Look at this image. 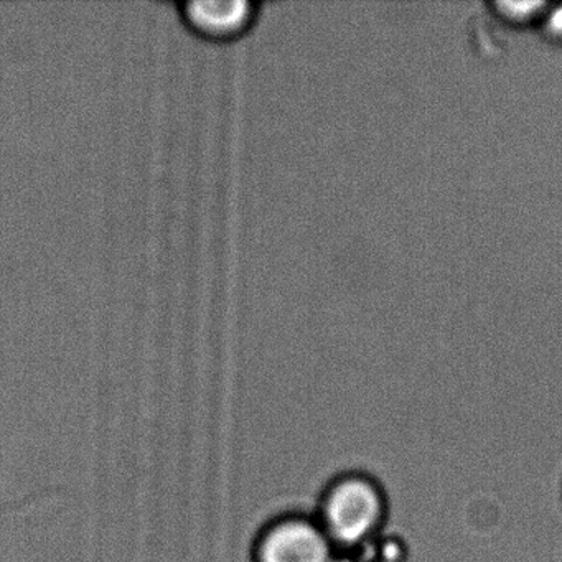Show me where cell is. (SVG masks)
Returning a JSON list of instances; mask_svg holds the SVG:
<instances>
[{"label": "cell", "instance_id": "7a4b0ae2", "mask_svg": "<svg viewBox=\"0 0 562 562\" xmlns=\"http://www.w3.org/2000/svg\"><path fill=\"white\" fill-rule=\"evenodd\" d=\"M337 549L315 515L292 512L269 519L252 542V562H330Z\"/></svg>", "mask_w": 562, "mask_h": 562}, {"label": "cell", "instance_id": "277c9868", "mask_svg": "<svg viewBox=\"0 0 562 562\" xmlns=\"http://www.w3.org/2000/svg\"><path fill=\"white\" fill-rule=\"evenodd\" d=\"M330 562H370L363 552L335 551Z\"/></svg>", "mask_w": 562, "mask_h": 562}, {"label": "cell", "instance_id": "6da1fadb", "mask_svg": "<svg viewBox=\"0 0 562 562\" xmlns=\"http://www.w3.org/2000/svg\"><path fill=\"white\" fill-rule=\"evenodd\" d=\"M387 499L376 480L364 473L338 475L328 483L315 518L337 551H363L380 539Z\"/></svg>", "mask_w": 562, "mask_h": 562}, {"label": "cell", "instance_id": "3957f363", "mask_svg": "<svg viewBox=\"0 0 562 562\" xmlns=\"http://www.w3.org/2000/svg\"><path fill=\"white\" fill-rule=\"evenodd\" d=\"M182 18L203 37L233 38L251 25L256 5L248 0H187Z\"/></svg>", "mask_w": 562, "mask_h": 562}]
</instances>
